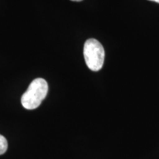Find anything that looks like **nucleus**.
Wrapping results in <instances>:
<instances>
[{
    "mask_svg": "<svg viewBox=\"0 0 159 159\" xmlns=\"http://www.w3.org/2000/svg\"><path fill=\"white\" fill-rule=\"evenodd\" d=\"M48 93V84L43 78L32 81L27 90L21 97V105L27 110H33L41 105Z\"/></svg>",
    "mask_w": 159,
    "mask_h": 159,
    "instance_id": "nucleus-1",
    "label": "nucleus"
},
{
    "mask_svg": "<svg viewBox=\"0 0 159 159\" xmlns=\"http://www.w3.org/2000/svg\"><path fill=\"white\" fill-rule=\"evenodd\" d=\"M85 63L91 71H97L102 69L105 60V50L102 45L94 39H88L83 48Z\"/></svg>",
    "mask_w": 159,
    "mask_h": 159,
    "instance_id": "nucleus-2",
    "label": "nucleus"
},
{
    "mask_svg": "<svg viewBox=\"0 0 159 159\" xmlns=\"http://www.w3.org/2000/svg\"><path fill=\"white\" fill-rule=\"evenodd\" d=\"M7 141L2 135L0 134V155H2L7 150Z\"/></svg>",
    "mask_w": 159,
    "mask_h": 159,
    "instance_id": "nucleus-3",
    "label": "nucleus"
},
{
    "mask_svg": "<svg viewBox=\"0 0 159 159\" xmlns=\"http://www.w3.org/2000/svg\"><path fill=\"white\" fill-rule=\"evenodd\" d=\"M150 1H152V2H155L159 3V0H150Z\"/></svg>",
    "mask_w": 159,
    "mask_h": 159,
    "instance_id": "nucleus-4",
    "label": "nucleus"
},
{
    "mask_svg": "<svg viewBox=\"0 0 159 159\" xmlns=\"http://www.w3.org/2000/svg\"><path fill=\"white\" fill-rule=\"evenodd\" d=\"M71 1H75V2H81L83 0H71Z\"/></svg>",
    "mask_w": 159,
    "mask_h": 159,
    "instance_id": "nucleus-5",
    "label": "nucleus"
}]
</instances>
